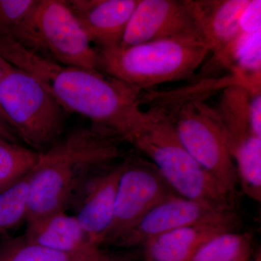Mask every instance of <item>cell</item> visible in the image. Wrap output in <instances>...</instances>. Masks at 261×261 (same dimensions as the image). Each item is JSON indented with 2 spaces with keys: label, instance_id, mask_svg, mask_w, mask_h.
I'll use <instances>...</instances> for the list:
<instances>
[{
  "label": "cell",
  "instance_id": "1",
  "mask_svg": "<svg viewBox=\"0 0 261 261\" xmlns=\"http://www.w3.org/2000/svg\"><path fill=\"white\" fill-rule=\"evenodd\" d=\"M0 57L37 79L68 112L88 118L93 126L130 144L146 121L143 91L97 70L66 66L0 37Z\"/></svg>",
  "mask_w": 261,
  "mask_h": 261
},
{
  "label": "cell",
  "instance_id": "2",
  "mask_svg": "<svg viewBox=\"0 0 261 261\" xmlns=\"http://www.w3.org/2000/svg\"><path fill=\"white\" fill-rule=\"evenodd\" d=\"M124 141L102 127L79 128L39 154L32 170L27 221L66 211L97 173L123 156Z\"/></svg>",
  "mask_w": 261,
  "mask_h": 261
},
{
  "label": "cell",
  "instance_id": "3",
  "mask_svg": "<svg viewBox=\"0 0 261 261\" xmlns=\"http://www.w3.org/2000/svg\"><path fill=\"white\" fill-rule=\"evenodd\" d=\"M146 115L143 126L130 144L152 163L176 195L214 208L236 210V195L229 193L189 153L167 110L152 105Z\"/></svg>",
  "mask_w": 261,
  "mask_h": 261
},
{
  "label": "cell",
  "instance_id": "4",
  "mask_svg": "<svg viewBox=\"0 0 261 261\" xmlns=\"http://www.w3.org/2000/svg\"><path fill=\"white\" fill-rule=\"evenodd\" d=\"M97 49L99 71L142 91L192 78L210 54L204 43L178 39Z\"/></svg>",
  "mask_w": 261,
  "mask_h": 261
},
{
  "label": "cell",
  "instance_id": "5",
  "mask_svg": "<svg viewBox=\"0 0 261 261\" xmlns=\"http://www.w3.org/2000/svg\"><path fill=\"white\" fill-rule=\"evenodd\" d=\"M0 106L15 135L42 152L60 140L65 111L42 84L0 57Z\"/></svg>",
  "mask_w": 261,
  "mask_h": 261
},
{
  "label": "cell",
  "instance_id": "6",
  "mask_svg": "<svg viewBox=\"0 0 261 261\" xmlns=\"http://www.w3.org/2000/svg\"><path fill=\"white\" fill-rule=\"evenodd\" d=\"M182 145L196 162L229 193L237 195L236 166L228 150L216 109L192 96L163 102Z\"/></svg>",
  "mask_w": 261,
  "mask_h": 261
},
{
  "label": "cell",
  "instance_id": "7",
  "mask_svg": "<svg viewBox=\"0 0 261 261\" xmlns=\"http://www.w3.org/2000/svg\"><path fill=\"white\" fill-rule=\"evenodd\" d=\"M20 44L49 53L60 64L98 70L97 49L67 1L37 0Z\"/></svg>",
  "mask_w": 261,
  "mask_h": 261
},
{
  "label": "cell",
  "instance_id": "8",
  "mask_svg": "<svg viewBox=\"0 0 261 261\" xmlns=\"http://www.w3.org/2000/svg\"><path fill=\"white\" fill-rule=\"evenodd\" d=\"M176 195L148 159L130 153L123 158L111 228L103 246H111L149 211Z\"/></svg>",
  "mask_w": 261,
  "mask_h": 261
},
{
  "label": "cell",
  "instance_id": "9",
  "mask_svg": "<svg viewBox=\"0 0 261 261\" xmlns=\"http://www.w3.org/2000/svg\"><path fill=\"white\" fill-rule=\"evenodd\" d=\"M222 225L238 229L240 219L236 210H221L173 195L145 214L111 245L121 250H135L154 237L171 230L196 225Z\"/></svg>",
  "mask_w": 261,
  "mask_h": 261
},
{
  "label": "cell",
  "instance_id": "10",
  "mask_svg": "<svg viewBox=\"0 0 261 261\" xmlns=\"http://www.w3.org/2000/svg\"><path fill=\"white\" fill-rule=\"evenodd\" d=\"M163 39L202 42L186 0H140L119 46Z\"/></svg>",
  "mask_w": 261,
  "mask_h": 261
},
{
  "label": "cell",
  "instance_id": "11",
  "mask_svg": "<svg viewBox=\"0 0 261 261\" xmlns=\"http://www.w3.org/2000/svg\"><path fill=\"white\" fill-rule=\"evenodd\" d=\"M123 158L91 178L75 202V217L95 243L102 247L113 222Z\"/></svg>",
  "mask_w": 261,
  "mask_h": 261
},
{
  "label": "cell",
  "instance_id": "12",
  "mask_svg": "<svg viewBox=\"0 0 261 261\" xmlns=\"http://www.w3.org/2000/svg\"><path fill=\"white\" fill-rule=\"evenodd\" d=\"M140 0L67 1L84 32L97 49L121 44L130 17Z\"/></svg>",
  "mask_w": 261,
  "mask_h": 261
},
{
  "label": "cell",
  "instance_id": "13",
  "mask_svg": "<svg viewBox=\"0 0 261 261\" xmlns=\"http://www.w3.org/2000/svg\"><path fill=\"white\" fill-rule=\"evenodd\" d=\"M202 42L211 53L240 32V20L250 0H186Z\"/></svg>",
  "mask_w": 261,
  "mask_h": 261
},
{
  "label": "cell",
  "instance_id": "14",
  "mask_svg": "<svg viewBox=\"0 0 261 261\" xmlns=\"http://www.w3.org/2000/svg\"><path fill=\"white\" fill-rule=\"evenodd\" d=\"M0 261H144L135 250H111L101 247L80 252H64L38 245L24 236L0 242Z\"/></svg>",
  "mask_w": 261,
  "mask_h": 261
},
{
  "label": "cell",
  "instance_id": "15",
  "mask_svg": "<svg viewBox=\"0 0 261 261\" xmlns=\"http://www.w3.org/2000/svg\"><path fill=\"white\" fill-rule=\"evenodd\" d=\"M27 240L64 252H80L101 247L84 229L75 215L58 211L27 221Z\"/></svg>",
  "mask_w": 261,
  "mask_h": 261
},
{
  "label": "cell",
  "instance_id": "16",
  "mask_svg": "<svg viewBox=\"0 0 261 261\" xmlns=\"http://www.w3.org/2000/svg\"><path fill=\"white\" fill-rule=\"evenodd\" d=\"M226 231L238 230L214 224L176 228L150 239L140 250L144 261H190L205 242Z\"/></svg>",
  "mask_w": 261,
  "mask_h": 261
},
{
  "label": "cell",
  "instance_id": "17",
  "mask_svg": "<svg viewBox=\"0 0 261 261\" xmlns=\"http://www.w3.org/2000/svg\"><path fill=\"white\" fill-rule=\"evenodd\" d=\"M250 92L245 87L230 85L225 87L215 108L231 155L254 136L250 128Z\"/></svg>",
  "mask_w": 261,
  "mask_h": 261
},
{
  "label": "cell",
  "instance_id": "18",
  "mask_svg": "<svg viewBox=\"0 0 261 261\" xmlns=\"http://www.w3.org/2000/svg\"><path fill=\"white\" fill-rule=\"evenodd\" d=\"M238 184L249 198L261 201V138L252 136L231 153Z\"/></svg>",
  "mask_w": 261,
  "mask_h": 261
},
{
  "label": "cell",
  "instance_id": "19",
  "mask_svg": "<svg viewBox=\"0 0 261 261\" xmlns=\"http://www.w3.org/2000/svg\"><path fill=\"white\" fill-rule=\"evenodd\" d=\"M252 242L249 233L224 231L205 242L190 261H240L251 256Z\"/></svg>",
  "mask_w": 261,
  "mask_h": 261
},
{
  "label": "cell",
  "instance_id": "20",
  "mask_svg": "<svg viewBox=\"0 0 261 261\" xmlns=\"http://www.w3.org/2000/svg\"><path fill=\"white\" fill-rule=\"evenodd\" d=\"M32 170L0 192V232L17 227L28 219Z\"/></svg>",
  "mask_w": 261,
  "mask_h": 261
},
{
  "label": "cell",
  "instance_id": "21",
  "mask_svg": "<svg viewBox=\"0 0 261 261\" xmlns=\"http://www.w3.org/2000/svg\"><path fill=\"white\" fill-rule=\"evenodd\" d=\"M39 154L20 144L0 141V192L30 172Z\"/></svg>",
  "mask_w": 261,
  "mask_h": 261
},
{
  "label": "cell",
  "instance_id": "22",
  "mask_svg": "<svg viewBox=\"0 0 261 261\" xmlns=\"http://www.w3.org/2000/svg\"><path fill=\"white\" fill-rule=\"evenodd\" d=\"M37 0H0V37L20 42Z\"/></svg>",
  "mask_w": 261,
  "mask_h": 261
},
{
  "label": "cell",
  "instance_id": "23",
  "mask_svg": "<svg viewBox=\"0 0 261 261\" xmlns=\"http://www.w3.org/2000/svg\"><path fill=\"white\" fill-rule=\"evenodd\" d=\"M240 32L252 34L261 31V1L250 0L240 20Z\"/></svg>",
  "mask_w": 261,
  "mask_h": 261
},
{
  "label": "cell",
  "instance_id": "24",
  "mask_svg": "<svg viewBox=\"0 0 261 261\" xmlns=\"http://www.w3.org/2000/svg\"><path fill=\"white\" fill-rule=\"evenodd\" d=\"M250 94V128L252 135L261 138V92Z\"/></svg>",
  "mask_w": 261,
  "mask_h": 261
},
{
  "label": "cell",
  "instance_id": "25",
  "mask_svg": "<svg viewBox=\"0 0 261 261\" xmlns=\"http://www.w3.org/2000/svg\"><path fill=\"white\" fill-rule=\"evenodd\" d=\"M0 141L18 143V137L10 127L0 121Z\"/></svg>",
  "mask_w": 261,
  "mask_h": 261
},
{
  "label": "cell",
  "instance_id": "26",
  "mask_svg": "<svg viewBox=\"0 0 261 261\" xmlns=\"http://www.w3.org/2000/svg\"><path fill=\"white\" fill-rule=\"evenodd\" d=\"M1 80H2V70H1V67H0V86H1ZM0 121H3V123H5V124L8 125V126H9V125H8V119H7V117H6V116H5L4 111H3V109H2L1 106H0Z\"/></svg>",
  "mask_w": 261,
  "mask_h": 261
},
{
  "label": "cell",
  "instance_id": "27",
  "mask_svg": "<svg viewBox=\"0 0 261 261\" xmlns=\"http://www.w3.org/2000/svg\"><path fill=\"white\" fill-rule=\"evenodd\" d=\"M252 261H261V254L260 251H259L254 257L253 260Z\"/></svg>",
  "mask_w": 261,
  "mask_h": 261
},
{
  "label": "cell",
  "instance_id": "28",
  "mask_svg": "<svg viewBox=\"0 0 261 261\" xmlns=\"http://www.w3.org/2000/svg\"><path fill=\"white\" fill-rule=\"evenodd\" d=\"M250 257H245V258L242 259L240 261H250Z\"/></svg>",
  "mask_w": 261,
  "mask_h": 261
}]
</instances>
